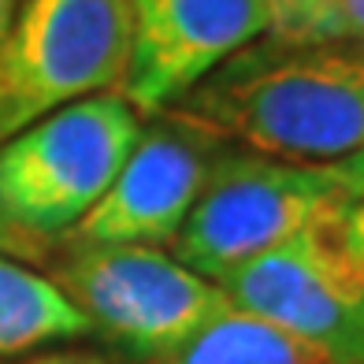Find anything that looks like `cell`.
Here are the masks:
<instances>
[{"label":"cell","mask_w":364,"mask_h":364,"mask_svg":"<svg viewBox=\"0 0 364 364\" xmlns=\"http://www.w3.org/2000/svg\"><path fill=\"white\" fill-rule=\"evenodd\" d=\"M164 112L279 160L353 156L364 153V48L264 34Z\"/></svg>","instance_id":"1"},{"label":"cell","mask_w":364,"mask_h":364,"mask_svg":"<svg viewBox=\"0 0 364 364\" xmlns=\"http://www.w3.org/2000/svg\"><path fill=\"white\" fill-rule=\"evenodd\" d=\"M364 193V153L309 164L223 145L171 242V257L220 283L245 260L297 235L323 208Z\"/></svg>","instance_id":"2"},{"label":"cell","mask_w":364,"mask_h":364,"mask_svg":"<svg viewBox=\"0 0 364 364\" xmlns=\"http://www.w3.org/2000/svg\"><path fill=\"white\" fill-rule=\"evenodd\" d=\"M216 287L335 364H364V193L323 208Z\"/></svg>","instance_id":"3"},{"label":"cell","mask_w":364,"mask_h":364,"mask_svg":"<svg viewBox=\"0 0 364 364\" xmlns=\"http://www.w3.org/2000/svg\"><path fill=\"white\" fill-rule=\"evenodd\" d=\"M141 134L115 90L82 97L0 141V223L26 238L71 230L101 201Z\"/></svg>","instance_id":"4"},{"label":"cell","mask_w":364,"mask_h":364,"mask_svg":"<svg viewBox=\"0 0 364 364\" xmlns=\"http://www.w3.org/2000/svg\"><path fill=\"white\" fill-rule=\"evenodd\" d=\"M130 63L127 0H23L0 38V141L93 93H119Z\"/></svg>","instance_id":"5"},{"label":"cell","mask_w":364,"mask_h":364,"mask_svg":"<svg viewBox=\"0 0 364 364\" xmlns=\"http://www.w3.org/2000/svg\"><path fill=\"white\" fill-rule=\"evenodd\" d=\"M56 287L115 346L171 360L197 331L230 309L212 279L156 245H75Z\"/></svg>","instance_id":"6"},{"label":"cell","mask_w":364,"mask_h":364,"mask_svg":"<svg viewBox=\"0 0 364 364\" xmlns=\"http://www.w3.org/2000/svg\"><path fill=\"white\" fill-rule=\"evenodd\" d=\"M149 127L119 175L71 227L75 245H171L201 193L216 153L227 145L175 112L149 115Z\"/></svg>","instance_id":"7"},{"label":"cell","mask_w":364,"mask_h":364,"mask_svg":"<svg viewBox=\"0 0 364 364\" xmlns=\"http://www.w3.org/2000/svg\"><path fill=\"white\" fill-rule=\"evenodd\" d=\"M130 63L119 97L138 115L171 108L238 48L268 34V0H127Z\"/></svg>","instance_id":"8"},{"label":"cell","mask_w":364,"mask_h":364,"mask_svg":"<svg viewBox=\"0 0 364 364\" xmlns=\"http://www.w3.org/2000/svg\"><path fill=\"white\" fill-rule=\"evenodd\" d=\"M90 331V320L53 279L34 275L0 253V357L60 338H82Z\"/></svg>","instance_id":"9"},{"label":"cell","mask_w":364,"mask_h":364,"mask_svg":"<svg viewBox=\"0 0 364 364\" xmlns=\"http://www.w3.org/2000/svg\"><path fill=\"white\" fill-rule=\"evenodd\" d=\"M168 364H335L316 346L230 305L182 346Z\"/></svg>","instance_id":"10"},{"label":"cell","mask_w":364,"mask_h":364,"mask_svg":"<svg viewBox=\"0 0 364 364\" xmlns=\"http://www.w3.org/2000/svg\"><path fill=\"white\" fill-rule=\"evenodd\" d=\"M268 38L364 48V0H268Z\"/></svg>","instance_id":"11"},{"label":"cell","mask_w":364,"mask_h":364,"mask_svg":"<svg viewBox=\"0 0 364 364\" xmlns=\"http://www.w3.org/2000/svg\"><path fill=\"white\" fill-rule=\"evenodd\" d=\"M0 253H4V257H41V253H45V245L0 223Z\"/></svg>","instance_id":"12"},{"label":"cell","mask_w":364,"mask_h":364,"mask_svg":"<svg viewBox=\"0 0 364 364\" xmlns=\"http://www.w3.org/2000/svg\"><path fill=\"white\" fill-rule=\"evenodd\" d=\"M30 364H105L101 357H90V353H48V357H38Z\"/></svg>","instance_id":"13"},{"label":"cell","mask_w":364,"mask_h":364,"mask_svg":"<svg viewBox=\"0 0 364 364\" xmlns=\"http://www.w3.org/2000/svg\"><path fill=\"white\" fill-rule=\"evenodd\" d=\"M15 4H19V0H0V38H4V30H8L11 15H15Z\"/></svg>","instance_id":"14"}]
</instances>
